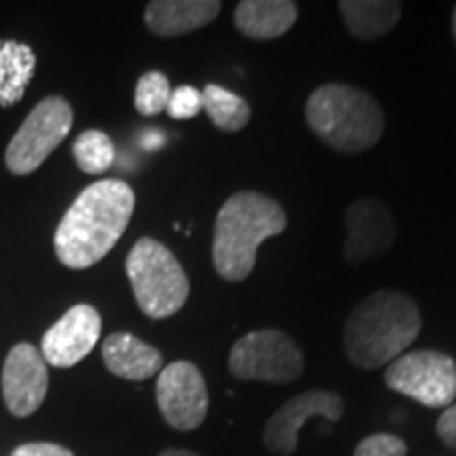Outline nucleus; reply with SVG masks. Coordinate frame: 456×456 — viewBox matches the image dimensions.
Instances as JSON below:
<instances>
[{
    "mask_svg": "<svg viewBox=\"0 0 456 456\" xmlns=\"http://www.w3.org/2000/svg\"><path fill=\"white\" fill-rule=\"evenodd\" d=\"M37 70V55L24 43L0 41V106L11 108L24 98Z\"/></svg>",
    "mask_w": 456,
    "mask_h": 456,
    "instance_id": "18",
    "label": "nucleus"
},
{
    "mask_svg": "<svg viewBox=\"0 0 456 456\" xmlns=\"http://www.w3.org/2000/svg\"><path fill=\"white\" fill-rule=\"evenodd\" d=\"M338 9L349 32L359 41H376L385 37L402 17V3L391 0H342Z\"/></svg>",
    "mask_w": 456,
    "mask_h": 456,
    "instance_id": "17",
    "label": "nucleus"
},
{
    "mask_svg": "<svg viewBox=\"0 0 456 456\" xmlns=\"http://www.w3.org/2000/svg\"><path fill=\"white\" fill-rule=\"evenodd\" d=\"M102 357L106 368L125 380H146L163 370L161 351L127 332L108 336L102 345Z\"/></svg>",
    "mask_w": 456,
    "mask_h": 456,
    "instance_id": "15",
    "label": "nucleus"
},
{
    "mask_svg": "<svg viewBox=\"0 0 456 456\" xmlns=\"http://www.w3.org/2000/svg\"><path fill=\"white\" fill-rule=\"evenodd\" d=\"M167 112L171 118H175V121H188V118H195L199 112H203L201 91L191 87V85H182V87L174 89L171 91Z\"/></svg>",
    "mask_w": 456,
    "mask_h": 456,
    "instance_id": "22",
    "label": "nucleus"
},
{
    "mask_svg": "<svg viewBox=\"0 0 456 456\" xmlns=\"http://www.w3.org/2000/svg\"><path fill=\"white\" fill-rule=\"evenodd\" d=\"M408 446L402 437L391 433H376L362 440L355 448V456H406Z\"/></svg>",
    "mask_w": 456,
    "mask_h": 456,
    "instance_id": "23",
    "label": "nucleus"
},
{
    "mask_svg": "<svg viewBox=\"0 0 456 456\" xmlns=\"http://www.w3.org/2000/svg\"><path fill=\"white\" fill-rule=\"evenodd\" d=\"M72 121V106L60 95L38 102L7 148L4 163L11 174L28 175L41 167L51 152L68 138Z\"/></svg>",
    "mask_w": 456,
    "mask_h": 456,
    "instance_id": "7",
    "label": "nucleus"
},
{
    "mask_svg": "<svg viewBox=\"0 0 456 456\" xmlns=\"http://www.w3.org/2000/svg\"><path fill=\"white\" fill-rule=\"evenodd\" d=\"M102 334V317L91 305H77L43 336L41 355L55 368H72L94 351Z\"/></svg>",
    "mask_w": 456,
    "mask_h": 456,
    "instance_id": "13",
    "label": "nucleus"
},
{
    "mask_svg": "<svg viewBox=\"0 0 456 456\" xmlns=\"http://www.w3.org/2000/svg\"><path fill=\"white\" fill-rule=\"evenodd\" d=\"M201 98L203 110L208 112L216 127L226 131V134L241 131L252 118V108H249L248 102L241 95L220 87V85H208L201 91Z\"/></svg>",
    "mask_w": 456,
    "mask_h": 456,
    "instance_id": "19",
    "label": "nucleus"
},
{
    "mask_svg": "<svg viewBox=\"0 0 456 456\" xmlns=\"http://www.w3.org/2000/svg\"><path fill=\"white\" fill-rule=\"evenodd\" d=\"M288 226L285 209L275 199L254 191L231 195L216 216L214 269L226 281L239 283L252 275L258 248L281 235Z\"/></svg>",
    "mask_w": 456,
    "mask_h": 456,
    "instance_id": "3",
    "label": "nucleus"
},
{
    "mask_svg": "<svg viewBox=\"0 0 456 456\" xmlns=\"http://www.w3.org/2000/svg\"><path fill=\"white\" fill-rule=\"evenodd\" d=\"M159 456H199L195 452H191V450H180V448H169V450H163Z\"/></svg>",
    "mask_w": 456,
    "mask_h": 456,
    "instance_id": "26",
    "label": "nucleus"
},
{
    "mask_svg": "<svg viewBox=\"0 0 456 456\" xmlns=\"http://www.w3.org/2000/svg\"><path fill=\"white\" fill-rule=\"evenodd\" d=\"M171 98V87L163 72L142 74L138 87H135V110L144 117H157L167 110Z\"/></svg>",
    "mask_w": 456,
    "mask_h": 456,
    "instance_id": "21",
    "label": "nucleus"
},
{
    "mask_svg": "<svg viewBox=\"0 0 456 456\" xmlns=\"http://www.w3.org/2000/svg\"><path fill=\"white\" fill-rule=\"evenodd\" d=\"M11 456H74V454L64 446H57V444L34 442V444H24V446H20Z\"/></svg>",
    "mask_w": 456,
    "mask_h": 456,
    "instance_id": "24",
    "label": "nucleus"
},
{
    "mask_svg": "<svg viewBox=\"0 0 456 456\" xmlns=\"http://www.w3.org/2000/svg\"><path fill=\"white\" fill-rule=\"evenodd\" d=\"M157 406L165 423L178 431H192L203 425L209 410L205 379L195 363L174 362L163 366L157 379Z\"/></svg>",
    "mask_w": 456,
    "mask_h": 456,
    "instance_id": "9",
    "label": "nucleus"
},
{
    "mask_svg": "<svg viewBox=\"0 0 456 456\" xmlns=\"http://www.w3.org/2000/svg\"><path fill=\"white\" fill-rule=\"evenodd\" d=\"M385 383L427 408H448L456 397V363L440 351H410L387 366Z\"/></svg>",
    "mask_w": 456,
    "mask_h": 456,
    "instance_id": "8",
    "label": "nucleus"
},
{
    "mask_svg": "<svg viewBox=\"0 0 456 456\" xmlns=\"http://www.w3.org/2000/svg\"><path fill=\"white\" fill-rule=\"evenodd\" d=\"M345 414V399L334 391L313 389L305 391L285 402L275 414L266 420L265 446L277 456H292L298 448L300 427L313 416H322L330 423H338Z\"/></svg>",
    "mask_w": 456,
    "mask_h": 456,
    "instance_id": "10",
    "label": "nucleus"
},
{
    "mask_svg": "<svg viewBox=\"0 0 456 456\" xmlns=\"http://www.w3.org/2000/svg\"><path fill=\"white\" fill-rule=\"evenodd\" d=\"M306 123L323 144L346 155L370 151L385 134V114L368 91L342 83L317 87L306 100Z\"/></svg>",
    "mask_w": 456,
    "mask_h": 456,
    "instance_id": "4",
    "label": "nucleus"
},
{
    "mask_svg": "<svg viewBox=\"0 0 456 456\" xmlns=\"http://www.w3.org/2000/svg\"><path fill=\"white\" fill-rule=\"evenodd\" d=\"M420 330L423 317L416 302L395 289H380L349 313L342 342L353 366L379 370L403 355Z\"/></svg>",
    "mask_w": 456,
    "mask_h": 456,
    "instance_id": "2",
    "label": "nucleus"
},
{
    "mask_svg": "<svg viewBox=\"0 0 456 456\" xmlns=\"http://www.w3.org/2000/svg\"><path fill=\"white\" fill-rule=\"evenodd\" d=\"M140 311L151 319L175 315L186 305L191 283L174 254L155 239L144 237L131 248L125 262Z\"/></svg>",
    "mask_w": 456,
    "mask_h": 456,
    "instance_id": "5",
    "label": "nucleus"
},
{
    "mask_svg": "<svg viewBox=\"0 0 456 456\" xmlns=\"http://www.w3.org/2000/svg\"><path fill=\"white\" fill-rule=\"evenodd\" d=\"M49 389V370L37 346L20 342L9 351L3 368V397L13 416H30L43 406Z\"/></svg>",
    "mask_w": 456,
    "mask_h": 456,
    "instance_id": "12",
    "label": "nucleus"
},
{
    "mask_svg": "<svg viewBox=\"0 0 456 456\" xmlns=\"http://www.w3.org/2000/svg\"><path fill=\"white\" fill-rule=\"evenodd\" d=\"M228 370L239 380L288 385L305 372V355L283 330H254L232 345Z\"/></svg>",
    "mask_w": 456,
    "mask_h": 456,
    "instance_id": "6",
    "label": "nucleus"
},
{
    "mask_svg": "<svg viewBox=\"0 0 456 456\" xmlns=\"http://www.w3.org/2000/svg\"><path fill=\"white\" fill-rule=\"evenodd\" d=\"M437 436L448 448L456 450V403L444 410L440 420H437Z\"/></svg>",
    "mask_w": 456,
    "mask_h": 456,
    "instance_id": "25",
    "label": "nucleus"
},
{
    "mask_svg": "<svg viewBox=\"0 0 456 456\" xmlns=\"http://www.w3.org/2000/svg\"><path fill=\"white\" fill-rule=\"evenodd\" d=\"M135 209V192L123 180L85 188L55 231V254L68 269H89L123 237Z\"/></svg>",
    "mask_w": 456,
    "mask_h": 456,
    "instance_id": "1",
    "label": "nucleus"
},
{
    "mask_svg": "<svg viewBox=\"0 0 456 456\" xmlns=\"http://www.w3.org/2000/svg\"><path fill=\"white\" fill-rule=\"evenodd\" d=\"M218 0H152L146 4V28L159 37H182L201 30L220 15Z\"/></svg>",
    "mask_w": 456,
    "mask_h": 456,
    "instance_id": "14",
    "label": "nucleus"
},
{
    "mask_svg": "<svg viewBox=\"0 0 456 456\" xmlns=\"http://www.w3.org/2000/svg\"><path fill=\"white\" fill-rule=\"evenodd\" d=\"M452 32H454V38H456V7H454V13H452Z\"/></svg>",
    "mask_w": 456,
    "mask_h": 456,
    "instance_id": "27",
    "label": "nucleus"
},
{
    "mask_svg": "<svg viewBox=\"0 0 456 456\" xmlns=\"http://www.w3.org/2000/svg\"><path fill=\"white\" fill-rule=\"evenodd\" d=\"M72 155L74 161H77V165L85 171V174L100 175L106 174V171L112 167L117 151H114L112 140L108 138L104 131L89 129L83 131V134L74 140Z\"/></svg>",
    "mask_w": 456,
    "mask_h": 456,
    "instance_id": "20",
    "label": "nucleus"
},
{
    "mask_svg": "<svg viewBox=\"0 0 456 456\" xmlns=\"http://www.w3.org/2000/svg\"><path fill=\"white\" fill-rule=\"evenodd\" d=\"M298 4L289 0H243L235 9V28L254 41H273L292 30Z\"/></svg>",
    "mask_w": 456,
    "mask_h": 456,
    "instance_id": "16",
    "label": "nucleus"
},
{
    "mask_svg": "<svg viewBox=\"0 0 456 456\" xmlns=\"http://www.w3.org/2000/svg\"><path fill=\"white\" fill-rule=\"evenodd\" d=\"M345 260L349 265L379 258L389 252L395 243L397 226L391 209L380 199H357L345 212Z\"/></svg>",
    "mask_w": 456,
    "mask_h": 456,
    "instance_id": "11",
    "label": "nucleus"
}]
</instances>
